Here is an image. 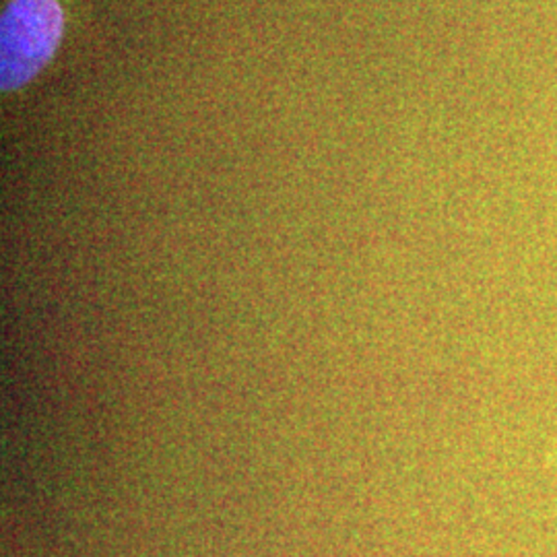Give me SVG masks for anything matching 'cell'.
I'll list each match as a JSON object with an SVG mask.
<instances>
[{"label":"cell","mask_w":557,"mask_h":557,"mask_svg":"<svg viewBox=\"0 0 557 557\" xmlns=\"http://www.w3.org/2000/svg\"><path fill=\"white\" fill-rule=\"evenodd\" d=\"M64 29L59 0H11L0 20L2 94L25 87L54 57Z\"/></svg>","instance_id":"obj_1"}]
</instances>
